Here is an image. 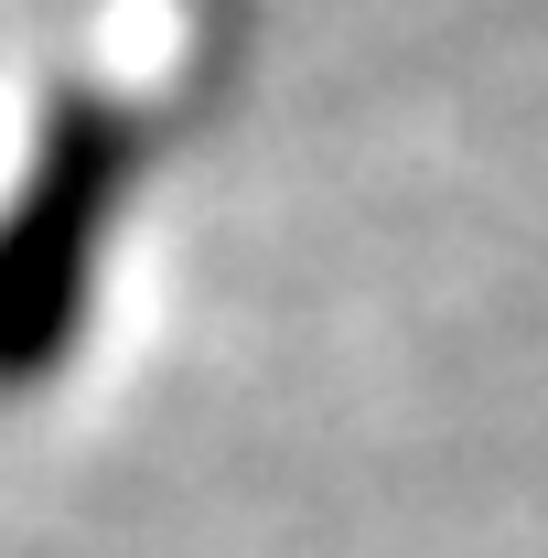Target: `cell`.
<instances>
[{
	"instance_id": "6da1fadb",
	"label": "cell",
	"mask_w": 548,
	"mask_h": 558,
	"mask_svg": "<svg viewBox=\"0 0 548 558\" xmlns=\"http://www.w3.org/2000/svg\"><path fill=\"white\" fill-rule=\"evenodd\" d=\"M130 194V119L108 97H55L11 205H0V398L44 387L75 354V323L97 301V258Z\"/></svg>"
}]
</instances>
